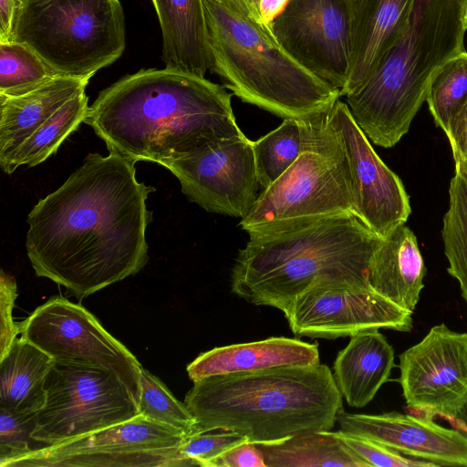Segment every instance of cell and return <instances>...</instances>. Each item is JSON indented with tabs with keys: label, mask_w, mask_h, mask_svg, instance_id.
I'll return each instance as SVG.
<instances>
[{
	"label": "cell",
	"mask_w": 467,
	"mask_h": 467,
	"mask_svg": "<svg viewBox=\"0 0 467 467\" xmlns=\"http://www.w3.org/2000/svg\"><path fill=\"white\" fill-rule=\"evenodd\" d=\"M140 387L138 402L140 415L179 430L187 437L192 434L196 419L185 403L179 401L160 379L143 367Z\"/></svg>",
	"instance_id": "obj_31"
},
{
	"label": "cell",
	"mask_w": 467,
	"mask_h": 467,
	"mask_svg": "<svg viewBox=\"0 0 467 467\" xmlns=\"http://www.w3.org/2000/svg\"><path fill=\"white\" fill-rule=\"evenodd\" d=\"M337 423L344 432L369 439L433 466L467 467V433L442 427L432 417L397 411L359 414L342 409Z\"/></svg>",
	"instance_id": "obj_17"
},
{
	"label": "cell",
	"mask_w": 467,
	"mask_h": 467,
	"mask_svg": "<svg viewBox=\"0 0 467 467\" xmlns=\"http://www.w3.org/2000/svg\"><path fill=\"white\" fill-rule=\"evenodd\" d=\"M284 315L297 337L336 339L371 329L410 332L412 312L370 287L315 286L298 296Z\"/></svg>",
	"instance_id": "obj_14"
},
{
	"label": "cell",
	"mask_w": 467,
	"mask_h": 467,
	"mask_svg": "<svg viewBox=\"0 0 467 467\" xmlns=\"http://www.w3.org/2000/svg\"><path fill=\"white\" fill-rule=\"evenodd\" d=\"M257 180L262 189L275 182L302 151V132L297 119H284L274 130L252 141Z\"/></svg>",
	"instance_id": "obj_28"
},
{
	"label": "cell",
	"mask_w": 467,
	"mask_h": 467,
	"mask_svg": "<svg viewBox=\"0 0 467 467\" xmlns=\"http://www.w3.org/2000/svg\"><path fill=\"white\" fill-rule=\"evenodd\" d=\"M271 29L297 63L341 93L350 66L348 0H289Z\"/></svg>",
	"instance_id": "obj_13"
},
{
	"label": "cell",
	"mask_w": 467,
	"mask_h": 467,
	"mask_svg": "<svg viewBox=\"0 0 467 467\" xmlns=\"http://www.w3.org/2000/svg\"><path fill=\"white\" fill-rule=\"evenodd\" d=\"M467 98V51L445 61L433 74L426 95L435 124L445 132Z\"/></svg>",
	"instance_id": "obj_29"
},
{
	"label": "cell",
	"mask_w": 467,
	"mask_h": 467,
	"mask_svg": "<svg viewBox=\"0 0 467 467\" xmlns=\"http://www.w3.org/2000/svg\"><path fill=\"white\" fill-rule=\"evenodd\" d=\"M342 399L319 363L207 377L193 382L184 403L196 419L192 434L229 430L262 444L331 431Z\"/></svg>",
	"instance_id": "obj_3"
},
{
	"label": "cell",
	"mask_w": 467,
	"mask_h": 467,
	"mask_svg": "<svg viewBox=\"0 0 467 467\" xmlns=\"http://www.w3.org/2000/svg\"><path fill=\"white\" fill-rule=\"evenodd\" d=\"M211 70L242 101L283 119L329 110L340 90L297 63L266 32L212 0H204Z\"/></svg>",
	"instance_id": "obj_6"
},
{
	"label": "cell",
	"mask_w": 467,
	"mask_h": 467,
	"mask_svg": "<svg viewBox=\"0 0 467 467\" xmlns=\"http://www.w3.org/2000/svg\"><path fill=\"white\" fill-rule=\"evenodd\" d=\"M394 349L379 329L350 337L333 366V377L342 397L355 408L368 404L389 379Z\"/></svg>",
	"instance_id": "obj_22"
},
{
	"label": "cell",
	"mask_w": 467,
	"mask_h": 467,
	"mask_svg": "<svg viewBox=\"0 0 467 467\" xmlns=\"http://www.w3.org/2000/svg\"><path fill=\"white\" fill-rule=\"evenodd\" d=\"M462 17L464 21V25L467 28V0H462Z\"/></svg>",
	"instance_id": "obj_43"
},
{
	"label": "cell",
	"mask_w": 467,
	"mask_h": 467,
	"mask_svg": "<svg viewBox=\"0 0 467 467\" xmlns=\"http://www.w3.org/2000/svg\"><path fill=\"white\" fill-rule=\"evenodd\" d=\"M381 238L353 213L249 236L232 268L231 291L250 304L284 313L315 286L370 287L368 268Z\"/></svg>",
	"instance_id": "obj_4"
},
{
	"label": "cell",
	"mask_w": 467,
	"mask_h": 467,
	"mask_svg": "<svg viewBox=\"0 0 467 467\" xmlns=\"http://www.w3.org/2000/svg\"><path fill=\"white\" fill-rule=\"evenodd\" d=\"M20 335L54 360L83 364L114 373L137 404L142 366L79 304L52 296L19 323Z\"/></svg>",
	"instance_id": "obj_11"
},
{
	"label": "cell",
	"mask_w": 467,
	"mask_h": 467,
	"mask_svg": "<svg viewBox=\"0 0 467 467\" xmlns=\"http://www.w3.org/2000/svg\"><path fill=\"white\" fill-rule=\"evenodd\" d=\"M57 76L25 44L0 43V94L19 96Z\"/></svg>",
	"instance_id": "obj_30"
},
{
	"label": "cell",
	"mask_w": 467,
	"mask_h": 467,
	"mask_svg": "<svg viewBox=\"0 0 467 467\" xmlns=\"http://www.w3.org/2000/svg\"><path fill=\"white\" fill-rule=\"evenodd\" d=\"M399 358V380L410 409L450 420L467 403V333L436 325Z\"/></svg>",
	"instance_id": "obj_15"
},
{
	"label": "cell",
	"mask_w": 467,
	"mask_h": 467,
	"mask_svg": "<svg viewBox=\"0 0 467 467\" xmlns=\"http://www.w3.org/2000/svg\"><path fill=\"white\" fill-rule=\"evenodd\" d=\"M53 358L20 336L0 358V408L36 414L46 399L45 380Z\"/></svg>",
	"instance_id": "obj_24"
},
{
	"label": "cell",
	"mask_w": 467,
	"mask_h": 467,
	"mask_svg": "<svg viewBox=\"0 0 467 467\" xmlns=\"http://www.w3.org/2000/svg\"><path fill=\"white\" fill-rule=\"evenodd\" d=\"M256 445L267 467H369L331 431L306 432Z\"/></svg>",
	"instance_id": "obj_25"
},
{
	"label": "cell",
	"mask_w": 467,
	"mask_h": 467,
	"mask_svg": "<svg viewBox=\"0 0 467 467\" xmlns=\"http://www.w3.org/2000/svg\"><path fill=\"white\" fill-rule=\"evenodd\" d=\"M289 0H260L259 9L263 21L271 27L274 18L283 10Z\"/></svg>",
	"instance_id": "obj_40"
},
{
	"label": "cell",
	"mask_w": 467,
	"mask_h": 467,
	"mask_svg": "<svg viewBox=\"0 0 467 467\" xmlns=\"http://www.w3.org/2000/svg\"><path fill=\"white\" fill-rule=\"evenodd\" d=\"M136 161L88 154L27 216V256L37 276L78 297L140 272L149 260L146 201L154 187L136 178Z\"/></svg>",
	"instance_id": "obj_1"
},
{
	"label": "cell",
	"mask_w": 467,
	"mask_h": 467,
	"mask_svg": "<svg viewBox=\"0 0 467 467\" xmlns=\"http://www.w3.org/2000/svg\"><path fill=\"white\" fill-rule=\"evenodd\" d=\"M162 36L165 67L204 77L211 53L204 0H151Z\"/></svg>",
	"instance_id": "obj_21"
},
{
	"label": "cell",
	"mask_w": 467,
	"mask_h": 467,
	"mask_svg": "<svg viewBox=\"0 0 467 467\" xmlns=\"http://www.w3.org/2000/svg\"><path fill=\"white\" fill-rule=\"evenodd\" d=\"M18 0H0V43L10 42Z\"/></svg>",
	"instance_id": "obj_39"
},
{
	"label": "cell",
	"mask_w": 467,
	"mask_h": 467,
	"mask_svg": "<svg viewBox=\"0 0 467 467\" xmlns=\"http://www.w3.org/2000/svg\"><path fill=\"white\" fill-rule=\"evenodd\" d=\"M211 467H267L258 446L244 441L217 458Z\"/></svg>",
	"instance_id": "obj_36"
},
{
	"label": "cell",
	"mask_w": 467,
	"mask_h": 467,
	"mask_svg": "<svg viewBox=\"0 0 467 467\" xmlns=\"http://www.w3.org/2000/svg\"><path fill=\"white\" fill-rule=\"evenodd\" d=\"M89 79L57 75L25 94H0V160L7 157L66 102L84 92Z\"/></svg>",
	"instance_id": "obj_23"
},
{
	"label": "cell",
	"mask_w": 467,
	"mask_h": 467,
	"mask_svg": "<svg viewBox=\"0 0 467 467\" xmlns=\"http://www.w3.org/2000/svg\"><path fill=\"white\" fill-rule=\"evenodd\" d=\"M10 41L57 75L90 78L125 50L124 10L119 0H18Z\"/></svg>",
	"instance_id": "obj_8"
},
{
	"label": "cell",
	"mask_w": 467,
	"mask_h": 467,
	"mask_svg": "<svg viewBox=\"0 0 467 467\" xmlns=\"http://www.w3.org/2000/svg\"><path fill=\"white\" fill-rule=\"evenodd\" d=\"M447 135L455 161L467 158V98L451 118Z\"/></svg>",
	"instance_id": "obj_37"
},
{
	"label": "cell",
	"mask_w": 467,
	"mask_h": 467,
	"mask_svg": "<svg viewBox=\"0 0 467 467\" xmlns=\"http://www.w3.org/2000/svg\"><path fill=\"white\" fill-rule=\"evenodd\" d=\"M220 5L234 15L249 21L262 28L263 30L273 33L271 27L263 21L259 3L260 0H212Z\"/></svg>",
	"instance_id": "obj_38"
},
{
	"label": "cell",
	"mask_w": 467,
	"mask_h": 467,
	"mask_svg": "<svg viewBox=\"0 0 467 467\" xmlns=\"http://www.w3.org/2000/svg\"><path fill=\"white\" fill-rule=\"evenodd\" d=\"M46 399L36 413L32 438L57 444L140 415L130 390L104 368L53 360L45 380Z\"/></svg>",
	"instance_id": "obj_9"
},
{
	"label": "cell",
	"mask_w": 467,
	"mask_h": 467,
	"mask_svg": "<svg viewBox=\"0 0 467 467\" xmlns=\"http://www.w3.org/2000/svg\"><path fill=\"white\" fill-rule=\"evenodd\" d=\"M17 296L15 278L1 270L0 275V358L5 357L20 335L19 323L13 318V309Z\"/></svg>",
	"instance_id": "obj_35"
},
{
	"label": "cell",
	"mask_w": 467,
	"mask_h": 467,
	"mask_svg": "<svg viewBox=\"0 0 467 467\" xmlns=\"http://www.w3.org/2000/svg\"><path fill=\"white\" fill-rule=\"evenodd\" d=\"M450 420L454 422V425L458 430L467 433V403L458 412V414Z\"/></svg>",
	"instance_id": "obj_41"
},
{
	"label": "cell",
	"mask_w": 467,
	"mask_h": 467,
	"mask_svg": "<svg viewBox=\"0 0 467 467\" xmlns=\"http://www.w3.org/2000/svg\"><path fill=\"white\" fill-rule=\"evenodd\" d=\"M36 414H19L0 408V467L34 450Z\"/></svg>",
	"instance_id": "obj_32"
},
{
	"label": "cell",
	"mask_w": 467,
	"mask_h": 467,
	"mask_svg": "<svg viewBox=\"0 0 467 467\" xmlns=\"http://www.w3.org/2000/svg\"><path fill=\"white\" fill-rule=\"evenodd\" d=\"M182 192L205 211L244 218L258 197L252 140L241 135L221 139L164 162Z\"/></svg>",
	"instance_id": "obj_12"
},
{
	"label": "cell",
	"mask_w": 467,
	"mask_h": 467,
	"mask_svg": "<svg viewBox=\"0 0 467 467\" xmlns=\"http://www.w3.org/2000/svg\"><path fill=\"white\" fill-rule=\"evenodd\" d=\"M327 119L347 159L353 213L383 237L405 223L410 214L403 183L375 152L346 103L338 99L328 110Z\"/></svg>",
	"instance_id": "obj_16"
},
{
	"label": "cell",
	"mask_w": 467,
	"mask_h": 467,
	"mask_svg": "<svg viewBox=\"0 0 467 467\" xmlns=\"http://www.w3.org/2000/svg\"><path fill=\"white\" fill-rule=\"evenodd\" d=\"M232 95L204 77L170 68L126 75L101 90L84 123L109 152L160 165L243 134Z\"/></svg>",
	"instance_id": "obj_2"
},
{
	"label": "cell",
	"mask_w": 467,
	"mask_h": 467,
	"mask_svg": "<svg viewBox=\"0 0 467 467\" xmlns=\"http://www.w3.org/2000/svg\"><path fill=\"white\" fill-rule=\"evenodd\" d=\"M327 112L297 119L302 151L275 182L262 189L241 219L239 226L249 236L353 213L347 159Z\"/></svg>",
	"instance_id": "obj_7"
},
{
	"label": "cell",
	"mask_w": 467,
	"mask_h": 467,
	"mask_svg": "<svg viewBox=\"0 0 467 467\" xmlns=\"http://www.w3.org/2000/svg\"><path fill=\"white\" fill-rule=\"evenodd\" d=\"M88 102L85 91L66 102L7 157L0 160L2 170L12 174L21 165L33 167L45 161L84 122L89 108Z\"/></svg>",
	"instance_id": "obj_26"
},
{
	"label": "cell",
	"mask_w": 467,
	"mask_h": 467,
	"mask_svg": "<svg viewBox=\"0 0 467 467\" xmlns=\"http://www.w3.org/2000/svg\"><path fill=\"white\" fill-rule=\"evenodd\" d=\"M466 30L462 0H417L403 37L366 82L345 96L354 120L374 144L390 148L409 131L435 71L466 51Z\"/></svg>",
	"instance_id": "obj_5"
},
{
	"label": "cell",
	"mask_w": 467,
	"mask_h": 467,
	"mask_svg": "<svg viewBox=\"0 0 467 467\" xmlns=\"http://www.w3.org/2000/svg\"><path fill=\"white\" fill-rule=\"evenodd\" d=\"M441 235L448 273L454 277L467 306V179L455 170L449 188V207Z\"/></svg>",
	"instance_id": "obj_27"
},
{
	"label": "cell",
	"mask_w": 467,
	"mask_h": 467,
	"mask_svg": "<svg viewBox=\"0 0 467 467\" xmlns=\"http://www.w3.org/2000/svg\"><path fill=\"white\" fill-rule=\"evenodd\" d=\"M350 12V66L341 97L371 76L387 52L406 34L417 0H348Z\"/></svg>",
	"instance_id": "obj_18"
},
{
	"label": "cell",
	"mask_w": 467,
	"mask_h": 467,
	"mask_svg": "<svg viewBox=\"0 0 467 467\" xmlns=\"http://www.w3.org/2000/svg\"><path fill=\"white\" fill-rule=\"evenodd\" d=\"M244 441H248L234 431L217 429L186 437L179 451L194 465L211 467L225 451Z\"/></svg>",
	"instance_id": "obj_33"
},
{
	"label": "cell",
	"mask_w": 467,
	"mask_h": 467,
	"mask_svg": "<svg viewBox=\"0 0 467 467\" xmlns=\"http://www.w3.org/2000/svg\"><path fill=\"white\" fill-rule=\"evenodd\" d=\"M339 440L351 449L369 467H431V463L404 456L398 451L369 439L336 431Z\"/></svg>",
	"instance_id": "obj_34"
},
{
	"label": "cell",
	"mask_w": 467,
	"mask_h": 467,
	"mask_svg": "<svg viewBox=\"0 0 467 467\" xmlns=\"http://www.w3.org/2000/svg\"><path fill=\"white\" fill-rule=\"evenodd\" d=\"M455 170L467 179V158L455 161Z\"/></svg>",
	"instance_id": "obj_42"
},
{
	"label": "cell",
	"mask_w": 467,
	"mask_h": 467,
	"mask_svg": "<svg viewBox=\"0 0 467 467\" xmlns=\"http://www.w3.org/2000/svg\"><path fill=\"white\" fill-rule=\"evenodd\" d=\"M425 275L417 237L401 223L381 238L369 265L368 281L375 292L413 313Z\"/></svg>",
	"instance_id": "obj_20"
},
{
	"label": "cell",
	"mask_w": 467,
	"mask_h": 467,
	"mask_svg": "<svg viewBox=\"0 0 467 467\" xmlns=\"http://www.w3.org/2000/svg\"><path fill=\"white\" fill-rule=\"evenodd\" d=\"M320 363L318 345L285 337L214 348L187 366L190 379L232 373L253 372L281 366Z\"/></svg>",
	"instance_id": "obj_19"
},
{
	"label": "cell",
	"mask_w": 467,
	"mask_h": 467,
	"mask_svg": "<svg viewBox=\"0 0 467 467\" xmlns=\"http://www.w3.org/2000/svg\"><path fill=\"white\" fill-rule=\"evenodd\" d=\"M182 431L142 415L57 444L31 450L6 467H177L194 463L179 448Z\"/></svg>",
	"instance_id": "obj_10"
}]
</instances>
